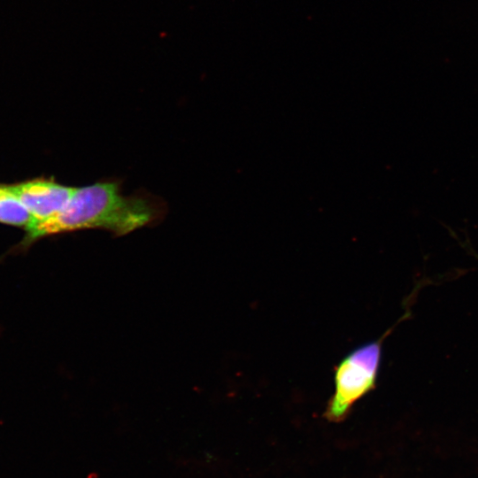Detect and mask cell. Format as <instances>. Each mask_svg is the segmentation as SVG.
I'll return each instance as SVG.
<instances>
[{"label":"cell","mask_w":478,"mask_h":478,"mask_svg":"<svg viewBox=\"0 0 478 478\" xmlns=\"http://www.w3.org/2000/svg\"><path fill=\"white\" fill-rule=\"evenodd\" d=\"M161 205L144 195L125 196L117 181H99L75 188L62 211L25 227L19 244L25 251L35 241L52 235L83 229H104L117 236L131 233L158 220Z\"/></svg>","instance_id":"6da1fadb"},{"label":"cell","mask_w":478,"mask_h":478,"mask_svg":"<svg viewBox=\"0 0 478 478\" xmlns=\"http://www.w3.org/2000/svg\"><path fill=\"white\" fill-rule=\"evenodd\" d=\"M382 340L359 346L337 364L334 376L335 390L323 414L328 421L344 420L353 405L374 388Z\"/></svg>","instance_id":"7a4b0ae2"},{"label":"cell","mask_w":478,"mask_h":478,"mask_svg":"<svg viewBox=\"0 0 478 478\" xmlns=\"http://www.w3.org/2000/svg\"><path fill=\"white\" fill-rule=\"evenodd\" d=\"M7 186L30 213L31 222L47 220L62 211L75 189L40 178Z\"/></svg>","instance_id":"3957f363"},{"label":"cell","mask_w":478,"mask_h":478,"mask_svg":"<svg viewBox=\"0 0 478 478\" xmlns=\"http://www.w3.org/2000/svg\"><path fill=\"white\" fill-rule=\"evenodd\" d=\"M32 217L17 196L7 185H0V222L27 227Z\"/></svg>","instance_id":"277c9868"}]
</instances>
